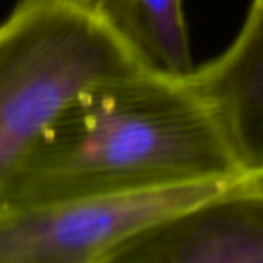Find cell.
<instances>
[{
    "label": "cell",
    "mask_w": 263,
    "mask_h": 263,
    "mask_svg": "<svg viewBox=\"0 0 263 263\" xmlns=\"http://www.w3.org/2000/svg\"><path fill=\"white\" fill-rule=\"evenodd\" d=\"M226 182L4 208L0 209V263H106L132 236Z\"/></svg>",
    "instance_id": "obj_3"
},
{
    "label": "cell",
    "mask_w": 263,
    "mask_h": 263,
    "mask_svg": "<svg viewBox=\"0 0 263 263\" xmlns=\"http://www.w3.org/2000/svg\"><path fill=\"white\" fill-rule=\"evenodd\" d=\"M191 81L215 112L241 173L263 172V0L252 6L233 44Z\"/></svg>",
    "instance_id": "obj_5"
},
{
    "label": "cell",
    "mask_w": 263,
    "mask_h": 263,
    "mask_svg": "<svg viewBox=\"0 0 263 263\" xmlns=\"http://www.w3.org/2000/svg\"><path fill=\"white\" fill-rule=\"evenodd\" d=\"M106 263H263V172L241 173L152 223Z\"/></svg>",
    "instance_id": "obj_4"
},
{
    "label": "cell",
    "mask_w": 263,
    "mask_h": 263,
    "mask_svg": "<svg viewBox=\"0 0 263 263\" xmlns=\"http://www.w3.org/2000/svg\"><path fill=\"white\" fill-rule=\"evenodd\" d=\"M241 175L191 76L141 67L81 88L20 161L0 209L124 195Z\"/></svg>",
    "instance_id": "obj_1"
},
{
    "label": "cell",
    "mask_w": 263,
    "mask_h": 263,
    "mask_svg": "<svg viewBox=\"0 0 263 263\" xmlns=\"http://www.w3.org/2000/svg\"><path fill=\"white\" fill-rule=\"evenodd\" d=\"M141 67L101 0H16L0 22V191L81 88Z\"/></svg>",
    "instance_id": "obj_2"
},
{
    "label": "cell",
    "mask_w": 263,
    "mask_h": 263,
    "mask_svg": "<svg viewBox=\"0 0 263 263\" xmlns=\"http://www.w3.org/2000/svg\"><path fill=\"white\" fill-rule=\"evenodd\" d=\"M110 24L144 65L172 76L195 70L182 0H101Z\"/></svg>",
    "instance_id": "obj_6"
}]
</instances>
